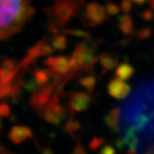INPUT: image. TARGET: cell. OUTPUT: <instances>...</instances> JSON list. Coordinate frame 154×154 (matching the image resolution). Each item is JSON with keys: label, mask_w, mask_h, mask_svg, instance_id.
<instances>
[{"label": "cell", "mask_w": 154, "mask_h": 154, "mask_svg": "<svg viewBox=\"0 0 154 154\" xmlns=\"http://www.w3.org/2000/svg\"><path fill=\"white\" fill-rule=\"evenodd\" d=\"M140 17L145 20L146 22H150V21H152L154 19V12L150 9H146L144 11L141 12L140 14Z\"/></svg>", "instance_id": "15"}, {"label": "cell", "mask_w": 154, "mask_h": 154, "mask_svg": "<svg viewBox=\"0 0 154 154\" xmlns=\"http://www.w3.org/2000/svg\"><path fill=\"white\" fill-rule=\"evenodd\" d=\"M31 11L29 0H0V39L18 31Z\"/></svg>", "instance_id": "1"}, {"label": "cell", "mask_w": 154, "mask_h": 154, "mask_svg": "<svg viewBox=\"0 0 154 154\" xmlns=\"http://www.w3.org/2000/svg\"><path fill=\"white\" fill-rule=\"evenodd\" d=\"M30 136L31 131L26 127H16L11 132V138L16 143H20Z\"/></svg>", "instance_id": "11"}, {"label": "cell", "mask_w": 154, "mask_h": 154, "mask_svg": "<svg viewBox=\"0 0 154 154\" xmlns=\"http://www.w3.org/2000/svg\"><path fill=\"white\" fill-rule=\"evenodd\" d=\"M104 139H102V138H98V137H94L93 140H92V141H91V143L89 145V146H90V148L91 149H97L98 147H99L102 144L104 143Z\"/></svg>", "instance_id": "17"}, {"label": "cell", "mask_w": 154, "mask_h": 154, "mask_svg": "<svg viewBox=\"0 0 154 154\" xmlns=\"http://www.w3.org/2000/svg\"><path fill=\"white\" fill-rule=\"evenodd\" d=\"M148 3L150 6L152 8V10L154 11V0H148Z\"/></svg>", "instance_id": "22"}, {"label": "cell", "mask_w": 154, "mask_h": 154, "mask_svg": "<svg viewBox=\"0 0 154 154\" xmlns=\"http://www.w3.org/2000/svg\"><path fill=\"white\" fill-rule=\"evenodd\" d=\"M121 115V109L119 107L112 108L105 117V124L112 133L119 131V118Z\"/></svg>", "instance_id": "5"}, {"label": "cell", "mask_w": 154, "mask_h": 154, "mask_svg": "<svg viewBox=\"0 0 154 154\" xmlns=\"http://www.w3.org/2000/svg\"><path fill=\"white\" fill-rule=\"evenodd\" d=\"M134 74V68L128 62H123L120 63L115 72V75L122 81L129 80Z\"/></svg>", "instance_id": "7"}, {"label": "cell", "mask_w": 154, "mask_h": 154, "mask_svg": "<svg viewBox=\"0 0 154 154\" xmlns=\"http://www.w3.org/2000/svg\"><path fill=\"white\" fill-rule=\"evenodd\" d=\"M120 7L116 5L115 3L112 2H107L106 4V12L110 15V16H116L117 14H119L120 12Z\"/></svg>", "instance_id": "14"}, {"label": "cell", "mask_w": 154, "mask_h": 154, "mask_svg": "<svg viewBox=\"0 0 154 154\" xmlns=\"http://www.w3.org/2000/svg\"><path fill=\"white\" fill-rule=\"evenodd\" d=\"M80 83L82 84V86H83L88 90L90 94H92L94 91V87H95V84H96V79H95V77L92 76V75L84 77L80 81Z\"/></svg>", "instance_id": "12"}, {"label": "cell", "mask_w": 154, "mask_h": 154, "mask_svg": "<svg viewBox=\"0 0 154 154\" xmlns=\"http://www.w3.org/2000/svg\"><path fill=\"white\" fill-rule=\"evenodd\" d=\"M152 34V29L150 27H144L138 30L136 33V38L137 40H145L149 38Z\"/></svg>", "instance_id": "13"}, {"label": "cell", "mask_w": 154, "mask_h": 154, "mask_svg": "<svg viewBox=\"0 0 154 154\" xmlns=\"http://www.w3.org/2000/svg\"><path fill=\"white\" fill-rule=\"evenodd\" d=\"M136 132L137 131L135 129H134L132 127H130L129 128L127 129V131L122 137L125 146H128L129 149L134 150L135 152H137L136 149L139 145V137L136 134Z\"/></svg>", "instance_id": "10"}, {"label": "cell", "mask_w": 154, "mask_h": 154, "mask_svg": "<svg viewBox=\"0 0 154 154\" xmlns=\"http://www.w3.org/2000/svg\"><path fill=\"white\" fill-rule=\"evenodd\" d=\"M99 152L104 154H113L116 153V150L112 146H110V145H106V146H105L103 148L100 150Z\"/></svg>", "instance_id": "19"}, {"label": "cell", "mask_w": 154, "mask_h": 154, "mask_svg": "<svg viewBox=\"0 0 154 154\" xmlns=\"http://www.w3.org/2000/svg\"><path fill=\"white\" fill-rule=\"evenodd\" d=\"M48 63L55 71L60 72V73L67 72L71 68L70 60H69L66 57L51 58L48 60Z\"/></svg>", "instance_id": "9"}, {"label": "cell", "mask_w": 154, "mask_h": 154, "mask_svg": "<svg viewBox=\"0 0 154 154\" xmlns=\"http://www.w3.org/2000/svg\"><path fill=\"white\" fill-rule=\"evenodd\" d=\"M91 103V99L87 94L78 93L73 95L70 100L71 108L75 111H82L87 110Z\"/></svg>", "instance_id": "4"}, {"label": "cell", "mask_w": 154, "mask_h": 154, "mask_svg": "<svg viewBox=\"0 0 154 154\" xmlns=\"http://www.w3.org/2000/svg\"><path fill=\"white\" fill-rule=\"evenodd\" d=\"M86 17L92 26H97L106 19V13L103 6L97 3H91L87 5Z\"/></svg>", "instance_id": "3"}, {"label": "cell", "mask_w": 154, "mask_h": 154, "mask_svg": "<svg viewBox=\"0 0 154 154\" xmlns=\"http://www.w3.org/2000/svg\"><path fill=\"white\" fill-rule=\"evenodd\" d=\"M65 45V38L63 37H60L57 38L55 41L53 42V46L55 47L56 49H61Z\"/></svg>", "instance_id": "18"}, {"label": "cell", "mask_w": 154, "mask_h": 154, "mask_svg": "<svg viewBox=\"0 0 154 154\" xmlns=\"http://www.w3.org/2000/svg\"><path fill=\"white\" fill-rule=\"evenodd\" d=\"M132 2H134V4H136L138 5H143L144 4H145V2L146 1V0H131Z\"/></svg>", "instance_id": "21"}, {"label": "cell", "mask_w": 154, "mask_h": 154, "mask_svg": "<svg viewBox=\"0 0 154 154\" xmlns=\"http://www.w3.org/2000/svg\"><path fill=\"white\" fill-rule=\"evenodd\" d=\"M146 153H154V144L149 146L148 148L146 149Z\"/></svg>", "instance_id": "20"}, {"label": "cell", "mask_w": 154, "mask_h": 154, "mask_svg": "<svg viewBox=\"0 0 154 154\" xmlns=\"http://www.w3.org/2000/svg\"><path fill=\"white\" fill-rule=\"evenodd\" d=\"M99 61L105 71L111 70L118 65L119 56L113 53H104L99 56Z\"/></svg>", "instance_id": "6"}, {"label": "cell", "mask_w": 154, "mask_h": 154, "mask_svg": "<svg viewBox=\"0 0 154 154\" xmlns=\"http://www.w3.org/2000/svg\"><path fill=\"white\" fill-rule=\"evenodd\" d=\"M107 91L112 98L116 99H123L129 94L131 88L128 84L124 82V81L116 77L109 82Z\"/></svg>", "instance_id": "2"}, {"label": "cell", "mask_w": 154, "mask_h": 154, "mask_svg": "<svg viewBox=\"0 0 154 154\" xmlns=\"http://www.w3.org/2000/svg\"><path fill=\"white\" fill-rule=\"evenodd\" d=\"M118 28L125 35H132L134 33L133 18L128 14H124L118 17Z\"/></svg>", "instance_id": "8"}, {"label": "cell", "mask_w": 154, "mask_h": 154, "mask_svg": "<svg viewBox=\"0 0 154 154\" xmlns=\"http://www.w3.org/2000/svg\"><path fill=\"white\" fill-rule=\"evenodd\" d=\"M121 8L122 11L124 12V14H128L132 9L131 0H122Z\"/></svg>", "instance_id": "16"}]
</instances>
